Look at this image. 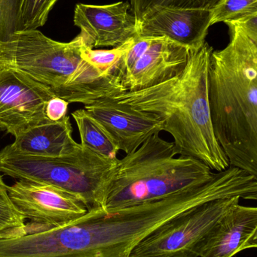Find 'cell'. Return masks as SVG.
I'll use <instances>...</instances> for the list:
<instances>
[{
  "label": "cell",
  "mask_w": 257,
  "mask_h": 257,
  "mask_svg": "<svg viewBox=\"0 0 257 257\" xmlns=\"http://www.w3.org/2000/svg\"><path fill=\"white\" fill-rule=\"evenodd\" d=\"M190 50L167 37H154L122 81L126 91L143 90L179 75L188 61Z\"/></svg>",
  "instance_id": "obj_12"
},
{
  "label": "cell",
  "mask_w": 257,
  "mask_h": 257,
  "mask_svg": "<svg viewBox=\"0 0 257 257\" xmlns=\"http://www.w3.org/2000/svg\"><path fill=\"white\" fill-rule=\"evenodd\" d=\"M20 0H0V41L18 30Z\"/></svg>",
  "instance_id": "obj_21"
},
{
  "label": "cell",
  "mask_w": 257,
  "mask_h": 257,
  "mask_svg": "<svg viewBox=\"0 0 257 257\" xmlns=\"http://www.w3.org/2000/svg\"><path fill=\"white\" fill-rule=\"evenodd\" d=\"M11 146L29 155L59 157L72 154L80 144L72 138V125L66 115L57 121L48 120L30 128L15 137Z\"/></svg>",
  "instance_id": "obj_14"
},
{
  "label": "cell",
  "mask_w": 257,
  "mask_h": 257,
  "mask_svg": "<svg viewBox=\"0 0 257 257\" xmlns=\"http://www.w3.org/2000/svg\"><path fill=\"white\" fill-rule=\"evenodd\" d=\"M220 0H131L137 27L143 18L159 9L212 10Z\"/></svg>",
  "instance_id": "obj_16"
},
{
  "label": "cell",
  "mask_w": 257,
  "mask_h": 257,
  "mask_svg": "<svg viewBox=\"0 0 257 257\" xmlns=\"http://www.w3.org/2000/svg\"><path fill=\"white\" fill-rule=\"evenodd\" d=\"M212 47L205 42L190 51L186 67L157 85L111 97L162 121L173 137L177 155L193 157L215 172L230 166L214 135L208 98V72Z\"/></svg>",
  "instance_id": "obj_2"
},
{
  "label": "cell",
  "mask_w": 257,
  "mask_h": 257,
  "mask_svg": "<svg viewBox=\"0 0 257 257\" xmlns=\"http://www.w3.org/2000/svg\"><path fill=\"white\" fill-rule=\"evenodd\" d=\"M58 0H20L18 30H37L43 27Z\"/></svg>",
  "instance_id": "obj_18"
},
{
  "label": "cell",
  "mask_w": 257,
  "mask_h": 257,
  "mask_svg": "<svg viewBox=\"0 0 257 257\" xmlns=\"http://www.w3.org/2000/svg\"><path fill=\"white\" fill-rule=\"evenodd\" d=\"M256 247L257 208L238 203L202 241L199 257H233Z\"/></svg>",
  "instance_id": "obj_13"
},
{
  "label": "cell",
  "mask_w": 257,
  "mask_h": 257,
  "mask_svg": "<svg viewBox=\"0 0 257 257\" xmlns=\"http://www.w3.org/2000/svg\"><path fill=\"white\" fill-rule=\"evenodd\" d=\"M130 4L119 2L95 6L79 3L74 12V24L89 48L117 47L137 36V21L128 12Z\"/></svg>",
  "instance_id": "obj_10"
},
{
  "label": "cell",
  "mask_w": 257,
  "mask_h": 257,
  "mask_svg": "<svg viewBox=\"0 0 257 257\" xmlns=\"http://www.w3.org/2000/svg\"><path fill=\"white\" fill-rule=\"evenodd\" d=\"M225 24L230 42L208 72L213 128L230 166L257 176V14Z\"/></svg>",
  "instance_id": "obj_1"
},
{
  "label": "cell",
  "mask_w": 257,
  "mask_h": 257,
  "mask_svg": "<svg viewBox=\"0 0 257 257\" xmlns=\"http://www.w3.org/2000/svg\"><path fill=\"white\" fill-rule=\"evenodd\" d=\"M174 142L159 134L118 160L101 208L112 210L161 199L211 181L217 172L193 157H176Z\"/></svg>",
  "instance_id": "obj_4"
},
{
  "label": "cell",
  "mask_w": 257,
  "mask_h": 257,
  "mask_svg": "<svg viewBox=\"0 0 257 257\" xmlns=\"http://www.w3.org/2000/svg\"><path fill=\"white\" fill-rule=\"evenodd\" d=\"M7 187L0 173V240L18 238L27 232L26 220L11 201Z\"/></svg>",
  "instance_id": "obj_17"
},
{
  "label": "cell",
  "mask_w": 257,
  "mask_h": 257,
  "mask_svg": "<svg viewBox=\"0 0 257 257\" xmlns=\"http://www.w3.org/2000/svg\"><path fill=\"white\" fill-rule=\"evenodd\" d=\"M239 196L206 202L160 226L142 240L130 257H199L202 241Z\"/></svg>",
  "instance_id": "obj_6"
},
{
  "label": "cell",
  "mask_w": 257,
  "mask_h": 257,
  "mask_svg": "<svg viewBox=\"0 0 257 257\" xmlns=\"http://www.w3.org/2000/svg\"><path fill=\"white\" fill-rule=\"evenodd\" d=\"M79 132L81 145L103 157L118 159L119 150L104 126L84 108L72 113Z\"/></svg>",
  "instance_id": "obj_15"
},
{
  "label": "cell",
  "mask_w": 257,
  "mask_h": 257,
  "mask_svg": "<svg viewBox=\"0 0 257 257\" xmlns=\"http://www.w3.org/2000/svg\"><path fill=\"white\" fill-rule=\"evenodd\" d=\"M211 10L159 9L137 25V36L167 37L190 51L200 48L211 27Z\"/></svg>",
  "instance_id": "obj_11"
},
{
  "label": "cell",
  "mask_w": 257,
  "mask_h": 257,
  "mask_svg": "<svg viewBox=\"0 0 257 257\" xmlns=\"http://www.w3.org/2000/svg\"><path fill=\"white\" fill-rule=\"evenodd\" d=\"M68 106L69 103L66 101L54 97L47 102L45 114L50 120L57 121L67 115Z\"/></svg>",
  "instance_id": "obj_22"
},
{
  "label": "cell",
  "mask_w": 257,
  "mask_h": 257,
  "mask_svg": "<svg viewBox=\"0 0 257 257\" xmlns=\"http://www.w3.org/2000/svg\"><path fill=\"white\" fill-rule=\"evenodd\" d=\"M211 11L212 26L257 14V0H220Z\"/></svg>",
  "instance_id": "obj_20"
},
{
  "label": "cell",
  "mask_w": 257,
  "mask_h": 257,
  "mask_svg": "<svg viewBox=\"0 0 257 257\" xmlns=\"http://www.w3.org/2000/svg\"><path fill=\"white\" fill-rule=\"evenodd\" d=\"M84 45L79 35L60 42L38 30H17L0 41V69L24 74L69 104L84 105L125 92L117 77L81 58Z\"/></svg>",
  "instance_id": "obj_3"
},
{
  "label": "cell",
  "mask_w": 257,
  "mask_h": 257,
  "mask_svg": "<svg viewBox=\"0 0 257 257\" xmlns=\"http://www.w3.org/2000/svg\"><path fill=\"white\" fill-rule=\"evenodd\" d=\"M118 160L81 144L72 154L59 157L23 154L9 145L0 151V173L55 186L79 198L89 211L102 208Z\"/></svg>",
  "instance_id": "obj_5"
},
{
  "label": "cell",
  "mask_w": 257,
  "mask_h": 257,
  "mask_svg": "<svg viewBox=\"0 0 257 257\" xmlns=\"http://www.w3.org/2000/svg\"><path fill=\"white\" fill-rule=\"evenodd\" d=\"M7 191L17 210L30 220L27 223L36 227L62 226L88 211L79 198L46 183L19 179Z\"/></svg>",
  "instance_id": "obj_7"
},
{
  "label": "cell",
  "mask_w": 257,
  "mask_h": 257,
  "mask_svg": "<svg viewBox=\"0 0 257 257\" xmlns=\"http://www.w3.org/2000/svg\"><path fill=\"white\" fill-rule=\"evenodd\" d=\"M54 97L24 74L0 69V130L15 138L48 121L46 104Z\"/></svg>",
  "instance_id": "obj_8"
},
{
  "label": "cell",
  "mask_w": 257,
  "mask_h": 257,
  "mask_svg": "<svg viewBox=\"0 0 257 257\" xmlns=\"http://www.w3.org/2000/svg\"><path fill=\"white\" fill-rule=\"evenodd\" d=\"M133 38L110 50H95L84 45L81 50V58L104 75L116 76V68L122 56L131 45Z\"/></svg>",
  "instance_id": "obj_19"
},
{
  "label": "cell",
  "mask_w": 257,
  "mask_h": 257,
  "mask_svg": "<svg viewBox=\"0 0 257 257\" xmlns=\"http://www.w3.org/2000/svg\"><path fill=\"white\" fill-rule=\"evenodd\" d=\"M111 136L119 151H135L148 139L163 131L162 121L112 98H102L84 105Z\"/></svg>",
  "instance_id": "obj_9"
}]
</instances>
